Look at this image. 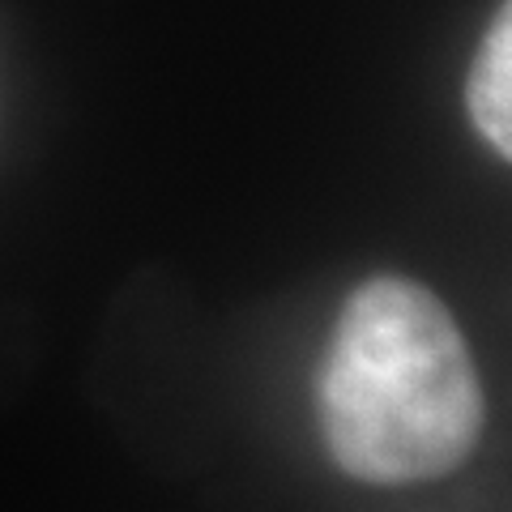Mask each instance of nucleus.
Listing matches in <instances>:
<instances>
[{"instance_id":"f03ea898","label":"nucleus","mask_w":512,"mask_h":512,"mask_svg":"<svg viewBox=\"0 0 512 512\" xmlns=\"http://www.w3.org/2000/svg\"><path fill=\"white\" fill-rule=\"evenodd\" d=\"M470 120L504 158L512 154V13L500 5L487 39L474 56L470 86H466Z\"/></svg>"},{"instance_id":"f257e3e1","label":"nucleus","mask_w":512,"mask_h":512,"mask_svg":"<svg viewBox=\"0 0 512 512\" xmlns=\"http://www.w3.org/2000/svg\"><path fill=\"white\" fill-rule=\"evenodd\" d=\"M320 427L333 461L363 483L440 478L483 431V384L448 308L410 278L363 282L320 372Z\"/></svg>"}]
</instances>
